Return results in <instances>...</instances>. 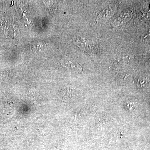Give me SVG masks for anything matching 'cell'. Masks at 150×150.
I'll return each instance as SVG.
<instances>
[{
	"mask_svg": "<svg viewBox=\"0 0 150 150\" xmlns=\"http://www.w3.org/2000/svg\"><path fill=\"white\" fill-rule=\"evenodd\" d=\"M132 16L131 12L129 11L123 13L112 21V24L115 26L125 23L131 19Z\"/></svg>",
	"mask_w": 150,
	"mask_h": 150,
	"instance_id": "6da1fadb",
	"label": "cell"
}]
</instances>
